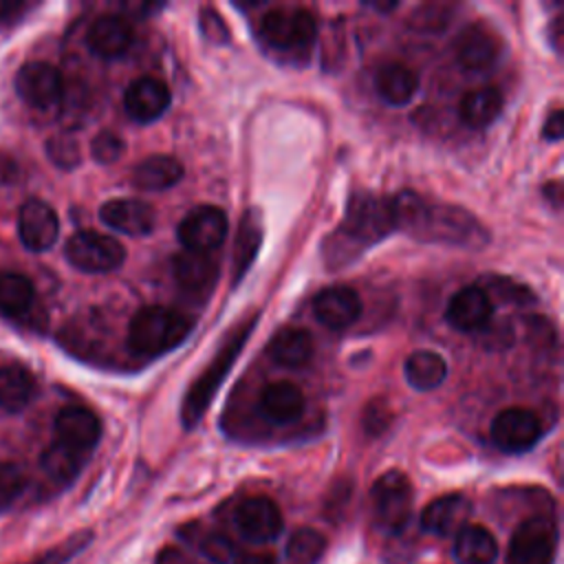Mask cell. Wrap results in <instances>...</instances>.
Returning a JSON list of instances; mask_svg holds the SVG:
<instances>
[{"mask_svg":"<svg viewBox=\"0 0 564 564\" xmlns=\"http://www.w3.org/2000/svg\"><path fill=\"white\" fill-rule=\"evenodd\" d=\"M390 203L394 212V225L408 229L421 240L467 247H478L487 240L480 223L460 207L427 203L414 192H401Z\"/></svg>","mask_w":564,"mask_h":564,"instance_id":"cell-1","label":"cell"},{"mask_svg":"<svg viewBox=\"0 0 564 564\" xmlns=\"http://www.w3.org/2000/svg\"><path fill=\"white\" fill-rule=\"evenodd\" d=\"M192 330V319L167 306L139 308L128 326V346L139 355H163Z\"/></svg>","mask_w":564,"mask_h":564,"instance_id":"cell-2","label":"cell"},{"mask_svg":"<svg viewBox=\"0 0 564 564\" xmlns=\"http://www.w3.org/2000/svg\"><path fill=\"white\" fill-rule=\"evenodd\" d=\"M256 326V317L249 319V324L245 322L238 330H234L229 335V339L225 341V346L218 350V355L214 357V361L205 368V372L192 383V388L187 390L185 394V401H183V412H181V419H183V425L185 427H192L198 423V419L203 416V412L207 410L212 397L216 394V390L220 388V383L225 381V377L229 375V368L234 366L238 352L242 350L245 341L249 339V333L253 330Z\"/></svg>","mask_w":564,"mask_h":564,"instance_id":"cell-3","label":"cell"},{"mask_svg":"<svg viewBox=\"0 0 564 564\" xmlns=\"http://www.w3.org/2000/svg\"><path fill=\"white\" fill-rule=\"evenodd\" d=\"M412 500V485L403 471L390 469L381 474L370 489V509L375 524L386 533H401L410 522Z\"/></svg>","mask_w":564,"mask_h":564,"instance_id":"cell-4","label":"cell"},{"mask_svg":"<svg viewBox=\"0 0 564 564\" xmlns=\"http://www.w3.org/2000/svg\"><path fill=\"white\" fill-rule=\"evenodd\" d=\"M394 212L388 198L377 194H350L341 231L357 245H375L394 229Z\"/></svg>","mask_w":564,"mask_h":564,"instance_id":"cell-5","label":"cell"},{"mask_svg":"<svg viewBox=\"0 0 564 564\" xmlns=\"http://www.w3.org/2000/svg\"><path fill=\"white\" fill-rule=\"evenodd\" d=\"M262 40L278 51H302L315 42L317 24L311 11L300 7H278L260 20Z\"/></svg>","mask_w":564,"mask_h":564,"instance_id":"cell-6","label":"cell"},{"mask_svg":"<svg viewBox=\"0 0 564 564\" xmlns=\"http://www.w3.org/2000/svg\"><path fill=\"white\" fill-rule=\"evenodd\" d=\"M66 260L84 273H108L123 264L126 249L112 236L82 229L66 240Z\"/></svg>","mask_w":564,"mask_h":564,"instance_id":"cell-7","label":"cell"},{"mask_svg":"<svg viewBox=\"0 0 564 564\" xmlns=\"http://www.w3.org/2000/svg\"><path fill=\"white\" fill-rule=\"evenodd\" d=\"M557 549V527L546 516H533L513 531L507 564H553Z\"/></svg>","mask_w":564,"mask_h":564,"instance_id":"cell-8","label":"cell"},{"mask_svg":"<svg viewBox=\"0 0 564 564\" xmlns=\"http://www.w3.org/2000/svg\"><path fill=\"white\" fill-rule=\"evenodd\" d=\"M491 441L500 452H529L542 436L540 419L527 408H505L491 421Z\"/></svg>","mask_w":564,"mask_h":564,"instance_id":"cell-9","label":"cell"},{"mask_svg":"<svg viewBox=\"0 0 564 564\" xmlns=\"http://www.w3.org/2000/svg\"><path fill=\"white\" fill-rule=\"evenodd\" d=\"M227 216L220 207L198 205L178 225V238L185 249L212 253L227 238Z\"/></svg>","mask_w":564,"mask_h":564,"instance_id":"cell-10","label":"cell"},{"mask_svg":"<svg viewBox=\"0 0 564 564\" xmlns=\"http://www.w3.org/2000/svg\"><path fill=\"white\" fill-rule=\"evenodd\" d=\"M62 75L48 62H26L15 75L18 97L33 108H53L62 99Z\"/></svg>","mask_w":564,"mask_h":564,"instance_id":"cell-11","label":"cell"},{"mask_svg":"<svg viewBox=\"0 0 564 564\" xmlns=\"http://www.w3.org/2000/svg\"><path fill=\"white\" fill-rule=\"evenodd\" d=\"M234 522L249 542H273L282 533V513L267 496L245 498L236 507Z\"/></svg>","mask_w":564,"mask_h":564,"instance_id":"cell-12","label":"cell"},{"mask_svg":"<svg viewBox=\"0 0 564 564\" xmlns=\"http://www.w3.org/2000/svg\"><path fill=\"white\" fill-rule=\"evenodd\" d=\"M53 430L57 443L86 456L99 443L101 421L84 405H66L57 412Z\"/></svg>","mask_w":564,"mask_h":564,"instance_id":"cell-13","label":"cell"},{"mask_svg":"<svg viewBox=\"0 0 564 564\" xmlns=\"http://www.w3.org/2000/svg\"><path fill=\"white\" fill-rule=\"evenodd\" d=\"M454 57L465 70H485L498 62L500 40L489 26L471 22L454 37Z\"/></svg>","mask_w":564,"mask_h":564,"instance_id":"cell-14","label":"cell"},{"mask_svg":"<svg viewBox=\"0 0 564 564\" xmlns=\"http://www.w3.org/2000/svg\"><path fill=\"white\" fill-rule=\"evenodd\" d=\"M18 234L29 251H46L59 236V220L55 209L37 198L26 200L20 207Z\"/></svg>","mask_w":564,"mask_h":564,"instance_id":"cell-15","label":"cell"},{"mask_svg":"<svg viewBox=\"0 0 564 564\" xmlns=\"http://www.w3.org/2000/svg\"><path fill=\"white\" fill-rule=\"evenodd\" d=\"M313 315L322 326L344 330L361 315V300L350 286H326L313 297Z\"/></svg>","mask_w":564,"mask_h":564,"instance_id":"cell-16","label":"cell"},{"mask_svg":"<svg viewBox=\"0 0 564 564\" xmlns=\"http://www.w3.org/2000/svg\"><path fill=\"white\" fill-rule=\"evenodd\" d=\"M99 218L104 225L126 236H145L156 225L154 207L139 198H112L101 205Z\"/></svg>","mask_w":564,"mask_h":564,"instance_id":"cell-17","label":"cell"},{"mask_svg":"<svg viewBox=\"0 0 564 564\" xmlns=\"http://www.w3.org/2000/svg\"><path fill=\"white\" fill-rule=\"evenodd\" d=\"M494 313V304L487 297V293L482 291V286H463L458 289L449 304H447V322L463 333H476L480 328H485L491 319Z\"/></svg>","mask_w":564,"mask_h":564,"instance_id":"cell-18","label":"cell"},{"mask_svg":"<svg viewBox=\"0 0 564 564\" xmlns=\"http://www.w3.org/2000/svg\"><path fill=\"white\" fill-rule=\"evenodd\" d=\"M471 516V502L463 494H445L434 498L421 513V527L432 535H456Z\"/></svg>","mask_w":564,"mask_h":564,"instance_id":"cell-19","label":"cell"},{"mask_svg":"<svg viewBox=\"0 0 564 564\" xmlns=\"http://www.w3.org/2000/svg\"><path fill=\"white\" fill-rule=\"evenodd\" d=\"M123 106L134 121L150 123L167 110L170 88L156 77H139L126 88Z\"/></svg>","mask_w":564,"mask_h":564,"instance_id":"cell-20","label":"cell"},{"mask_svg":"<svg viewBox=\"0 0 564 564\" xmlns=\"http://www.w3.org/2000/svg\"><path fill=\"white\" fill-rule=\"evenodd\" d=\"M174 282L194 295L207 293L218 280V262L209 253L183 249L172 258Z\"/></svg>","mask_w":564,"mask_h":564,"instance_id":"cell-21","label":"cell"},{"mask_svg":"<svg viewBox=\"0 0 564 564\" xmlns=\"http://www.w3.org/2000/svg\"><path fill=\"white\" fill-rule=\"evenodd\" d=\"M88 48L106 59L121 57L132 44V29L121 15H99L86 33Z\"/></svg>","mask_w":564,"mask_h":564,"instance_id":"cell-22","label":"cell"},{"mask_svg":"<svg viewBox=\"0 0 564 564\" xmlns=\"http://www.w3.org/2000/svg\"><path fill=\"white\" fill-rule=\"evenodd\" d=\"M258 408L262 416L275 425H289L304 412V394L291 381H273L260 392Z\"/></svg>","mask_w":564,"mask_h":564,"instance_id":"cell-23","label":"cell"},{"mask_svg":"<svg viewBox=\"0 0 564 564\" xmlns=\"http://www.w3.org/2000/svg\"><path fill=\"white\" fill-rule=\"evenodd\" d=\"M181 176H183V165L176 156L152 154L134 165L132 185L141 192H163L176 185Z\"/></svg>","mask_w":564,"mask_h":564,"instance_id":"cell-24","label":"cell"},{"mask_svg":"<svg viewBox=\"0 0 564 564\" xmlns=\"http://www.w3.org/2000/svg\"><path fill=\"white\" fill-rule=\"evenodd\" d=\"M375 90L386 104L405 106L419 90V75L401 62H388L375 75Z\"/></svg>","mask_w":564,"mask_h":564,"instance_id":"cell-25","label":"cell"},{"mask_svg":"<svg viewBox=\"0 0 564 564\" xmlns=\"http://www.w3.org/2000/svg\"><path fill=\"white\" fill-rule=\"evenodd\" d=\"M496 555V538L480 524H467L454 535V560L458 564H494Z\"/></svg>","mask_w":564,"mask_h":564,"instance_id":"cell-26","label":"cell"},{"mask_svg":"<svg viewBox=\"0 0 564 564\" xmlns=\"http://www.w3.org/2000/svg\"><path fill=\"white\" fill-rule=\"evenodd\" d=\"M267 352L278 366L297 368L313 357V339L304 328L286 326L271 337Z\"/></svg>","mask_w":564,"mask_h":564,"instance_id":"cell-27","label":"cell"},{"mask_svg":"<svg viewBox=\"0 0 564 564\" xmlns=\"http://www.w3.org/2000/svg\"><path fill=\"white\" fill-rule=\"evenodd\" d=\"M35 379L31 370L20 364L0 366V410L20 412L35 394Z\"/></svg>","mask_w":564,"mask_h":564,"instance_id":"cell-28","label":"cell"},{"mask_svg":"<svg viewBox=\"0 0 564 564\" xmlns=\"http://www.w3.org/2000/svg\"><path fill=\"white\" fill-rule=\"evenodd\" d=\"M262 218L258 209H247L240 218V227L236 234V242H234V282L238 284L242 280V275L249 271L251 262L256 260L258 251H260V242H262Z\"/></svg>","mask_w":564,"mask_h":564,"instance_id":"cell-29","label":"cell"},{"mask_svg":"<svg viewBox=\"0 0 564 564\" xmlns=\"http://www.w3.org/2000/svg\"><path fill=\"white\" fill-rule=\"evenodd\" d=\"M405 381L419 390L427 392L438 388L447 377V364L445 359L434 350H414L403 366Z\"/></svg>","mask_w":564,"mask_h":564,"instance_id":"cell-30","label":"cell"},{"mask_svg":"<svg viewBox=\"0 0 564 564\" xmlns=\"http://www.w3.org/2000/svg\"><path fill=\"white\" fill-rule=\"evenodd\" d=\"M502 112V95L496 86L469 90L460 101V117L469 128H487Z\"/></svg>","mask_w":564,"mask_h":564,"instance_id":"cell-31","label":"cell"},{"mask_svg":"<svg viewBox=\"0 0 564 564\" xmlns=\"http://www.w3.org/2000/svg\"><path fill=\"white\" fill-rule=\"evenodd\" d=\"M35 300L33 282L15 271L0 273V313L7 317L24 315Z\"/></svg>","mask_w":564,"mask_h":564,"instance_id":"cell-32","label":"cell"},{"mask_svg":"<svg viewBox=\"0 0 564 564\" xmlns=\"http://www.w3.org/2000/svg\"><path fill=\"white\" fill-rule=\"evenodd\" d=\"M84 454H79V452H75V449H70V447H64L62 443H51L44 452H42V456H40V465H42V469L53 478V480H57V482H68V480H73L77 474H79V469H82V465H84Z\"/></svg>","mask_w":564,"mask_h":564,"instance_id":"cell-33","label":"cell"},{"mask_svg":"<svg viewBox=\"0 0 564 564\" xmlns=\"http://www.w3.org/2000/svg\"><path fill=\"white\" fill-rule=\"evenodd\" d=\"M324 551H326L324 535L311 527H302L293 531L286 542V557L293 564H317Z\"/></svg>","mask_w":564,"mask_h":564,"instance_id":"cell-34","label":"cell"},{"mask_svg":"<svg viewBox=\"0 0 564 564\" xmlns=\"http://www.w3.org/2000/svg\"><path fill=\"white\" fill-rule=\"evenodd\" d=\"M90 542V531H82V533H75L70 538H66L62 544L44 551L42 555L29 560V562H20V564H66L70 562L79 551H84Z\"/></svg>","mask_w":564,"mask_h":564,"instance_id":"cell-35","label":"cell"},{"mask_svg":"<svg viewBox=\"0 0 564 564\" xmlns=\"http://www.w3.org/2000/svg\"><path fill=\"white\" fill-rule=\"evenodd\" d=\"M46 154L62 170H73L82 161L79 143L70 134H55V137H51L48 143H46Z\"/></svg>","mask_w":564,"mask_h":564,"instance_id":"cell-36","label":"cell"},{"mask_svg":"<svg viewBox=\"0 0 564 564\" xmlns=\"http://www.w3.org/2000/svg\"><path fill=\"white\" fill-rule=\"evenodd\" d=\"M200 553L212 560L214 564H231L234 557L238 555V549H236V542L225 535V533H207L200 538V544H198Z\"/></svg>","mask_w":564,"mask_h":564,"instance_id":"cell-37","label":"cell"},{"mask_svg":"<svg viewBox=\"0 0 564 564\" xmlns=\"http://www.w3.org/2000/svg\"><path fill=\"white\" fill-rule=\"evenodd\" d=\"M123 150H126L123 139L110 130L99 132L90 143V152L97 163H115L123 154Z\"/></svg>","mask_w":564,"mask_h":564,"instance_id":"cell-38","label":"cell"},{"mask_svg":"<svg viewBox=\"0 0 564 564\" xmlns=\"http://www.w3.org/2000/svg\"><path fill=\"white\" fill-rule=\"evenodd\" d=\"M24 487V476L18 469V465L0 463V511L7 509Z\"/></svg>","mask_w":564,"mask_h":564,"instance_id":"cell-39","label":"cell"},{"mask_svg":"<svg viewBox=\"0 0 564 564\" xmlns=\"http://www.w3.org/2000/svg\"><path fill=\"white\" fill-rule=\"evenodd\" d=\"M489 286H496V289H505V293H498L494 295V300H500V302H516V304H524V302H531L529 297V291L516 282H509V280H500V278H491V282H487Z\"/></svg>","mask_w":564,"mask_h":564,"instance_id":"cell-40","label":"cell"},{"mask_svg":"<svg viewBox=\"0 0 564 564\" xmlns=\"http://www.w3.org/2000/svg\"><path fill=\"white\" fill-rule=\"evenodd\" d=\"M388 419H390V412L386 405H377V403H368L366 408V419H364V425L370 434H379L381 430H386L388 425Z\"/></svg>","mask_w":564,"mask_h":564,"instance_id":"cell-41","label":"cell"},{"mask_svg":"<svg viewBox=\"0 0 564 564\" xmlns=\"http://www.w3.org/2000/svg\"><path fill=\"white\" fill-rule=\"evenodd\" d=\"M564 134V115L562 110H553L546 121H544V128H542V137L546 141H560Z\"/></svg>","mask_w":564,"mask_h":564,"instance_id":"cell-42","label":"cell"},{"mask_svg":"<svg viewBox=\"0 0 564 564\" xmlns=\"http://www.w3.org/2000/svg\"><path fill=\"white\" fill-rule=\"evenodd\" d=\"M231 564H278L271 553H238Z\"/></svg>","mask_w":564,"mask_h":564,"instance_id":"cell-43","label":"cell"},{"mask_svg":"<svg viewBox=\"0 0 564 564\" xmlns=\"http://www.w3.org/2000/svg\"><path fill=\"white\" fill-rule=\"evenodd\" d=\"M156 564H194V562H192L187 555H183L181 551H174V549H165V551L159 555Z\"/></svg>","mask_w":564,"mask_h":564,"instance_id":"cell-44","label":"cell"},{"mask_svg":"<svg viewBox=\"0 0 564 564\" xmlns=\"http://www.w3.org/2000/svg\"><path fill=\"white\" fill-rule=\"evenodd\" d=\"M15 176V165H13V161L11 159H7V156H0V181H11Z\"/></svg>","mask_w":564,"mask_h":564,"instance_id":"cell-45","label":"cell"},{"mask_svg":"<svg viewBox=\"0 0 564 564\" xmlns=\"http://www.w3.org/2000/svg\"><path fill=\"white\" fill-rule=\"evenodd\" d=\"M562 26H564V20H562V15H557L555 20H553V26H551V35H553V46L560 51L562 46H560V40H562Z\"/></svg>","mask_w":564,"mask_h":564,"instance_id":"cell-46","label":"cell"},{"mask_svg":"<svg viewBox=\"0 0 564 564\" xmlns=\"http://www.w3.org/2000/svg\"><path fill=\"white\" fill-rule=\"evenodd\" d=\"M368 7H372V9L381 11V13H388V11L397 9V7H399V2H368Z\"/></svg>","mask_w":564,"mask_h":564,"instance_id":"cell-47","label":"cell"}]
</instances>
